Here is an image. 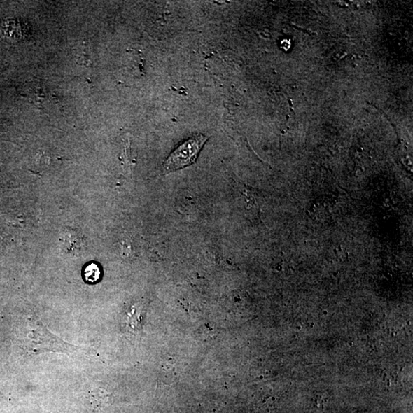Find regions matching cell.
<instances>
[{
    "label": "cell",
    "instance_id": "obj_3",
    "mask_svg": "<svg viewBox=\"0 0 413 413\" xmlns=\"http://www.w3.org/2000/svg\"><path fill=\"white\" fill-rule=\"evenodd\" d=\"M59 241L62 251L71 257H78L86 250L88 245L84 234L72 227L65 228L62 231Z\"/></svg>",
    "mask_w": 413,
    "mask_h": 413
},
{
    "label": "cell",
    "instance_id": "obj_2",
    "mask_svg": "<svg viewBox=\"0 0 413 413\" xmlns=\"http://www.w3.org/2000/svg\"><path fill=\"white\" fill-rule=\"evenodd\" d=\"M206 138L202 134L195 136L186 140L173 151L169 158L165 160L164 170L165 173L174 172L186 168L193 164L202 147L206 141Z\"/></svg>",
    "mask_w": 413,
    "mask_h": 413
},
{
    "label": "cell",
    "instance_id": "obj_1",
    "mask_svg": "<svg viewBox=\"0 0 413 413\" xmlns=\"http://www.w3.org/2000/svg\"><path fill=\"white\" fill-rule=\"evenodd\" d=\"M15 342L27 355L43 353H62L69 355L88 356L89 350L74 346L49 332L46 326L36 316H28L19 326L15 333Z\"/></svg>",
    "mask_w": 413,
    "mask_h": 413
},
{
    "label": "cell",
    "instance_id": "obj_4",
    "mask_svg": "<svg viewBox=\"0 0 413 413\" xmlns=\"http://www.w3.org/2000/svg\"><path fill=\"white\" fill-rule=\"evenodd\" d=\"M102 271L96 263H90L85 267L84 271V277L85 281L89 284H94L100 279Z\"/></svg>",
    "mask_w": 413,
    "mask_h": 413
}]
</instances>
